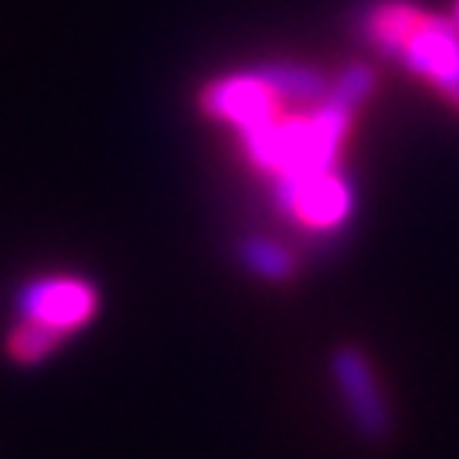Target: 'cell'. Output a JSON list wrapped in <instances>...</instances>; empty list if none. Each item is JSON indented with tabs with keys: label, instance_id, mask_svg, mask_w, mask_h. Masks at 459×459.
<instances>
[{
	"label": "cell",
	"instance_id": "obj_1",
	"mask_svg": "<svg viewBox=\"0 0 459 459\" xmlns=\"http://www.w3.org/2000/svg\"><path fill=\"white\" fill-rule=\"evenodd\" d=\"M364 38L459 106V24L453 17L429 14L411 0H377L364 17Z\"/></svg>",
	"mask_w": 459,
	"mask_h": 459
},
{
	"label": "cell",
	"instance_id": "obj_2",
	"mask_svg": "<svg viewBox=\"0 0 459 459\" xmlns=\"http://www.w3.org/2000/svg\"><path fill=\"white\" fill-rule=\"evenodd\" d=\"M99 296L96 286L85 282L79 276H48L31 282L24 293H21V320L17 324H28V327L41 330L48 341L62 347L65 337H72L79 327H85L92 316H96Z\"/></svg>",
	"mask_w": 459,
	"mask_h": 459
},
{
	"label": "cell",
	"instance_id": "obj_3",
	"mask_svg": "<svg viewBox=\"0 0 459 459\" xmlns=\"http://www.w3.org/2000/svg\"><path fill=\"white\" fill-rule=\"evenodd\" d=\"M276 204L307 231H337L354 212V187L344 174L313 170L276 184Z\"/></svg>",
	"mask_w": 459,
	"mask_h": 459
},
{
	"label": "cell",
	"instance_id": "obj_4",
	"mask_svg": "<svg viewBox=\"0 0 459 459\" xmlns=\"http://www.w3.org/2000/svg\"><path fill=\"white\" fill-rule=\"evenodd\" d=\"M333 381L341 388V398L347 405V415L351 422L358 426L364 439H385L392 432V411H388V402H385V392L377 385V375L371 361L364 358L358 347H341L333 354Z\"/></svg>",
	"mask_w": 459,
	"mask_h": 459
},
{
	"label": "cell",
	"instance_id": "obj_5",
	"mask_svg": "<svg viewBox=\"0 0 459 459\" xmlns=\"http://www.w3.org/2000/svg\"><path fill=\"white\" fill-rule=\"evenodd\" d=\"M242 259L255 276L265 279H290L296 269L293 252L282 248L279 242H269V238H248L242 246Z\"/></svg>",
	"mask_w": 459,
	"mask_h": 459
},
{
	"label": "cell",
	"instance_id": "obj_6",
	"mask_svg": "<svg viewBox=\"0 0 459 459\" xmlns=\"http://www.w3.org/2000/svg\"><path fill=\"white\" fill-rule=\"evenodd\" d=\"M453 21L459 24V0H456V7H453Z\"/></svg>",
	"mask_w": 459,
	"mask_h": 459
}]
</instances>
